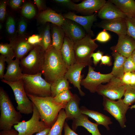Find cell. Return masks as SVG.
<instances>
[{
	"mask_svg": "<svg viewBox=\"0 0 135 135\" xmlns=\"http://www.w3.org/2000/svg\"><path fill=\"white\" fill-rule=\"evenodd\" d=\"M68 69L60 50L52 46L46 51L41 74L46 82L52 84L64 76Z\"/></svg>",
	"mask_w": 135,
	"mask_h": 135,
	"instance_id": "1",
	"label": "cell"
},
{
	"mask_svg": "<svg viewBox=\"0 0 135 135\" xmlns=\"http://www.w3.org/2000/svg\"><path fill=\"white\" fill-rule=\"evenodd\" d=\"M27 95L37 108L40 120L49 128L52 127L56 120L60 110L64 109L66 105L56 102L51 96L38 97Z\"/></svg>",
	"mask_w": 135,
	"mask_h": 135,
	"instance_id": "2",
	"label": "cell"
},
{
	"mask_svg": "<svg viewBox=\"0 0 135 135\" xmlns=\"http://www.w3.org/2000/svg\"><path fill=\"white\" fill-rule=\"evenodd\" d=\"M0 130H10L14 125L20 122L21 113L16 111L6 91L0 87Z\"/></svg>",
	"mask_w": 135,
	"mask_h": 135,
	"instance_id": "3",
	"label": "cell"
},
{
	"mask_svg": "<svg viewBox=\"0 0 135 135\" xmlns=\"http://www.w3.org/2000/svg\"><path fill=\"white\" fill-rule=\"evenodd\" d=\"M45 52L40 46H34L26 56L20 60L22 73L30 75L41 73Z\"/></svg>",
	"mask_w": 135,
	"mask_h": 135,
	"instance_id": "4",
	"label": "cell"
},
{
	"mask_svg": "<svg viewBox=\"0 0 135 135\" xmlns=\"http://www.w3.org/2000/svg\"><path fill=\"white\" fill-rule=\"evenodd\" d=\"M41 73L33 75L23 74L22 79L27 94L38 97L51 96V84L42 77Z\"/></svg>",
	"mask_w": 135,
	"mask_h": 135,
	"instance_id": "5",
	"label": "cell"
},
{
	"mask_svg": "<svg viewBox=\"0 0 135 135\" xmlns=\"http://www.w3.org/2000/svg\"><path fill=\"white\" fill-rule=\"evenodd\" d=\"M98 46L94 40L87 34L82 39L74 43L75 63L91 66L92 63L91 55Z\"/></svg>",
	"mask_w": 135,
	"mask_h": 135,
	"instance_id": "6",
	"label": "cell"
},
{
	"mask_svg": "<svg viewBox=\"0 0 135 135\" xmlns=\"http://www.w3.org/2000/svg\"><path fill=\"white\" fill-rule=\"evenodd\" d=\"M1 81L8 85L12 89L17 104V110L24 114L32 113L33 104L25 92L22 79L15 82H8L4 79L1 80Z\"/></svg>",
	"mask_w": 135,
	"mask_h": 135,
	"instance_id": "7",
	"label": "cell"
},
{
	"mask_svg": "<svg viewBox=\"0 0 135 135\" xmlns=\"http://www.w3.org/2000/svg\"><path fill=\"white\" fill-rule=\"evenodd\" d=\"M40 120V115L36 107L33 104V110L31 118L27 121H23L14 125V128L18 135H33L48 128Z\"/></svg>",
	"mask_w": 135,
	"mask_h": 135,
	"instance_id": "8",
	"label": "cell"
},
{
	"mask_svg": "<svg viewBox=\"0 0 135 135\" xmlns=\"http://www.w3.org/2000/svg\"><path fill=\"white\" fill-rule=\"evenodd\" d=\"M103 109L113 116L118 122L121 128L126 127V114L130 106L124 103L122 99L117 101L103 97Z\"/></svg>",
	"mask_w": 135,
	"mask_h": 135,
	"instance_id": "9",
	"label": "cell"
},
{
	"mask_svg": "<svg viewBox=\"0 0 135 135\" xmlns=\"http://www.w3.org/2000/svg\"><path fill=\"white\" fill-rule=\"evenodd\" d=\"M125 89V84L122 82L120 78L114 76L106 84L99 85L96 92L103 97L115 100L122 99Z\"/></svg>",
	"mask_w": 135,
	"mask_h": 135,
	"instance_id": "10",
	"label": "cell"
},
{
	"mask_svg": "<svg viewBox=\"0 0 135 135\" xmlns=\"http://www.w3.org/2000/svg\"><path fill=\"white\" fill-rule=\"evenodd\" d=\"M113 76L111 72L102 74L96 72L91 66L89 65L87 76L82 79L80 84L90 92L94 93L96 92L97 88L102 83L108 82Z\"/></svg>",
	"mask_w": 135,
	"mask_h": 135,
	"instance_id": "11",
	"label": "cell"
},
{
	"mask_svg": "<svg viewBox=\"0 0 135 135\" xmlns=\"http://www.w3.org/2000/svg\"><path fill=\"white\" fill-rule=\"evenodd\" d=\"M61 27L64 32L65 36L74 43L82 39L87 34L82 26L70 19L65 18Z\"/></svg>",
	"mask_w": 135,
	"mask_h": 135,
	"instance_id": "12",
	"label": "cell"
},
{
	"mask_svg": "<svg viewBox=\"0 0 135 135\" xmlns=\"http://www.w3.org/2000/svg\"><path fill=\"white\" fill-rule=\"evenodd\" d=\"M86 66L84 64L75 63L69 67L64 76L75 88H78L79 94L82 96H84L85 94L81 88L80 84L84 76L81 74V73L83 68Z\"/></svg>",
	"mask_w": 135,
	"mask_h": 135,
	"instance_id": "13",
	"label": "cell"
},
{
	"mask_svg": "<svg viewBox=\"0 0 135 135\" xmlns=\"http://www.w3.org/2000/svg\"><path fill=\"white\" fill-rule=\"evenodd\" d=\"M118 36L117 44L112 50L127 58L135 50V40L127 34Z\"/></svg>",
	"mask_w": 135,
	"mask_h": 135,
	"instance_id": "14",
	"label": "cell"
},
{
	"mask_svg": "<svg viewBox=\"0 0 135 135\" xmlns=\"http://www.w3.org/2000/svg\"><path fill=\"white\" fill-rule=\"evenodd\" d=\"M63 16L65 18L72 20L81 26L84 29L87 34L91 37L94 36L91 28L93 22L96 20V14L88 16H82L69 12L64 14Z\"/></svg>",
	"mask_w": 135,
	"mask_h": 135,
	"instance_id": "15",
	"label": "cell"
},
{
	"mask_svg": "<svg viewBox=\"0 0 135 135\" xmlns=\"http://www.w3.org/2000/svg\"><path fill=\"white\" fill-rule=\"evenodd\" d=\"M20 60L16 58L13 60L6 58L7 63L6 71L3 79L10 82H15L22 79L23 74L20 66Z\"/></svg>",
	"mask_w": 135,
	"mask_h": 135,
	"instance_id": "16",
	"label": "cell"
},
{
	"mask_svg": "<svg viewBox=\"0 0 135 135\" xmlns=\"http://www.w3.org/2000/svg\"><path fill=\"white\" fill-rule=\"evenodd\" d=\"M126 18H120L104 20L100 23L98 26L105 30L114 32L118 35L126 34L127 26Z\"/></svg>",
	"mask_w": 135,
	"mask_h": 135,
	"instance_id": "17",
	"label": "cell"
},
{
	"mask_svg": "<svg viewBox=\"0 0 135 135\" xmlns=\"http://www.w3.org/2000/svg\"><path fill=\"white\" fill-rule=\"evenodd\" d=\"M98 15L99 18L104 20L126 17L116 6L108 1L106 2L99 10Z\"/></svg>",
	"mask_w": 135,
	"mask_h": 135,
	"instance_id": "18",
	"label": "cell"
},
{
	"mask_svg": "<svg viewBox=\"0 0 135 135\" xmlns=\"http://www.w3.org/2000/svg\"><path fill=\"white\" fill-rule=\"evenodd\" d=\"M106 2L105 0H85L75 4L74 10L84 14H89L98 11Z\"/></svg>",
	"mask_w": 135,
	"mask_h": 135,
	"instance_id": "19",
	"label": "cell"
},
{
	"mask_svg": "<svg viewBox=\"0 0 135 135\" xmlns=\"http://www.w3.org/2000/svg\"><path fill=\"white\" fill-rule=\"evenodd\" d=\"M73 120L72 127L74 131L76 130L78 126H81L86 129L92 135H102L98 128V125L90 121L87 115L82 114Z\"/></svg>",
	"mask_w": 135,
	"mask_h": 135,
	"instance_id": "20",
	"label": "cell"
},
{
	"mask_svg": "<svg viewBox=\"0 0 135 135\" xmlns=\"http://www.w3.org/2000/svg\"><path fill=\"white\" fill-rule=\"evenodd\" d=\"M74 43L65 36L63 44L60 50L62 58L68 68L75 63L74 49Z\"/></svg>",
	"mask_w": 135,
	"mask_h": 135,
	"instance_id": "21",
	"label": "cell"
},
{
	"mask_svg": "<svg viewBox=\"0 0 135 135\" xmlns=\"http://www.w3.org/2000/svg\"><path fill=\"white\" fill-rule=\"evenodd\" d=\"M81 113L86 114L94 119L98 125L103 126L107 130H110L109 126L112 124L110 118L98 112L91 110L84 106L80 108Z\"/></svg>",
	"mask_w": 135,
	"mask_h": 135,
	"instance_id": "22",
	"label": "cell"
},
{
	"mask_svg": "<svg viewBox=\"0 0 135 135\" xmlns=\"http://www.w3.org/2000/svg\"><path fill=\"white\" fill-rule=\"evenodd\" d=\"M39 17L41 22L43 24L50 22L60 27L65 19L63 16L50 9L41 12L39 14Z\"/></svg>",
	"mask_w": 135,
	"mask_h": 135,
	"instance_id": "23",
	"label": "cell"
},
{
	"mask_svg": "<svg viewBox=\"0 0 135 135\" xmlns=\"http://www.w3.org/2000/svg\"><path fill=\"white\" fill-rule=\"evenodd\" d=\"M80 98L74 94L71 99L67 103L64 110L66 119L73 120L78 117L82 113L79 106Z\"/></svg>",
	"mask_w": 135,
	"mask_h": 135,
	"instance_id": "24",
	"label": "cell"
},
{
	"mask_svg": "<svg viewBox=\"0 0 135 135\" xmlns=\"http://www.w3.org/2000/svg\"><path fill=\"white\" fill-rule=\"evenodd\" d=\"M128 18H135V1L134 0H109Z\"/></svg>",
	"mask_w": 135,
	"mask_h": 135,
	"instance_id": "25",
	"label": "cell"
},
{
	"mask_svg": "<svg viewBox=\"0 0 135 135\" xmlns=\"http://www.w3.org/2000/svg\"><path fill=\"white\" fill-rule=\"evenodd\" d=\"M10 44L12 48L16 58L20 60L25 56L35 46L24 40L12 42Z\"/></svg>",
	"mask_w": 135,
	"mask_h": 135,
	"instance_id": "26",
	"label": "cell"
},
{
	"mask_svg": "<svg viewBox=\"0 0 135 135\" xmlns=\"http://www.w3.org/2000/svg\"><path fill=\"white\" fill-rule=\"evenodd\" d=\"M112 54L114 58V62L111 73L114 76L120 78L124 74V64L126 58L114 51Z\"/></svg>",
	"mask_w": 135,
	"mask_h": 135,
	"instance_id": "27",
	"label": "cell"
},
{
	"mask_svg": "<svg viewBox=\"0 0 135 135\" xmlns=\"http://www.w3.org/2000/svg\"><path fill=\"white\" fill-rule=\"evenodd\" d=\"M54 25L52 29V46L57 50H60L64 42L65 34L60 27Z\"/></svg>",
	"mask_w": 135,
	"mask_h": 135,
	"instance_id": "28",
	"label": "cell"
},
{
	"mask_svg": "<svg viewBox=\"0 0 135 135\" xmlns=\"http://www.w3.org/2000/svg\"><path fill=\"white\" fill-rule=\"evenodd\" d=\"M67 116L64 110L62 109L60 111L54 123L51 127L48 135H62V132Z\"/></svg>",
	"mask_w": 135,
	"mask_h": 135,
	"instance_id": "29",
	"label": "cell"
},
{
	"mask_svg": "<svg viewBox=\"0 0 135 135\" xmlns=\"http://www.w3.org/2000/svg\"><path fill=\"white\" fill-rule=\"evenodd\" d=\"M70 88L68 81L64 76L51 84V96L54 98L62 92Z\"/></svg>",
	"mask_w": 135,
	"mask_h": 135,
	"instance_id": "30",
	"label": "cell"
},
{
	"mask_svg": "<svg viewBox=\"0 0 135 135\" xmlns=\"http://www.w3.org/2000/svg\"><path fill=\"white\" fill-rule=\"evenodd\" d=\"M50 25H47L45 28L40 35L42 40L40 46L46 51L52 46V40L50 34Z\"/></svg>",
	"mask_w": 135,
	"mask_h": 135,
	"instance_id": "31",
	"label": "cell"
},
{
	"mask_svg": "<svg viewBox=\"0 0 135 135\" xmlns=\"http://www.w3.org/2000/svg\"><path fill=\"white\" fill-rule=\"evenodd\" d=\"M125 87L122 100L124 104L130 106L135 102V86L125 85Z\"/></svg>",
	"mask_w": 135,
	"mask_h": 135,
	"instance_id": "32",
	"label": "cell"
},
{
	"mask_svg": "<svg viewBox=\"0 0 135 135\" xmlns=\"http://www.w3.org/2000/svg\"><path fill=\"white\" fill-rule=\"evenodd\" d=\"M74 94L70 90H64L53 98L54 101L58 103L66 104L71 99Z\"/></svg>",
	"mask_w": 135,
	"mask_h": 135,
	"instance_id": "33",
	"label": "cell"
},
{
	"mask_svg": "<svg viewBox=\"0 0 135 135\" xmlns=\"http://www.w3.org/2000/svg\"><path fill=\"white\" fill-rule=\"evenodd\" d=\"M0 53L6 58L13 59L15 55L10 44L1 43L0 44Z\"/></svg>",
	"mask_w": 135,
	"mask_h": 135,
	"instance_id": "34",
	"label": "cell"
},
{
	"mask_svg": "<svg viewBox=\"0 0 135 135\" xmlns=\"http://www.w3.org/2000/svg\"><path fill=\"white\" fill-rule=\"evenodd\" d=\"M22 13L25 17L30 19L33 18L35 15L36 11L32 4L30 3H26L23 6Z\"/></svg>",
	"mask_w": 135,
	"mask_h": 135,
	"instance_id": "35",
	"label": "cell"
},
{
	"mask_svg": "<svg viewBox=\"0 0 135 135\" xmlns=\"http://www.w3.org/2000/svg\"><path fill=\"white\" fill-rule=\"evenodd\" d=\"M126 21L127 26V34L135 40V18L126 17Z\"/></svg>",
	"mask_w": 135,
	"mask_h": 135,
	"instance_id": "36",
	"label": "cell"
},
{
	"mask_svg": "<svg viewBox=\"0 0 135 135\" xmlns=\"http://www.w3.org/2000/svg\"><path fill=\"white\" fill-rule=\"evenodd\" d=\"M124 73L135 71V63L132 60V55L126 58L124 63Z\"/></svg>",
	"mask_w": 135,
	"mask_h": 135,
	"instance_id": "37",
	"label": "cell"
},
{
	"mask_svg": "<svg viewBox=\"0 0 135 135\" xmlns=\"http://www.w3.org/2000/svg\"><path fill=\"white\" fill-rule=\"evenodd\" d=\"M15 23L14 18L11 16L8 18L6 23V29L8 33L10 34H12L15 30Z\"/></svg>",
	"mask_w": 135,
	"mask_h": 135,
	"instance_id": "38",
	"label": "cell"
},
{
	"mask_svg": "<svg viewBox=\"0 0 135 135\" xmlns=\"http://www.w3.org/2000/svg\"><path fill=\"white\" fill-rule=\"evenodd\" d=\"M110 38V34L106 30H104L98 34L94 40L101 42H105L109 40Z\"/></svg>",
	"mask_w": 135,
	"mask_h": 135,
	"instance_id": "39",
	"label": "cell"
},
{
	"mask_svg": "<svg viewBox=\"0 0 135 135\" xmlns=\"http://www.w3.org/2000/svg\"><path fill=\"white\" fill-rule=\"evenodd\" d=\"M41 40L40 35L35 34L30 36L28 38L27 41L30 44L34 46L40 45Z\"/></svg>",
	"mask_w": 135,
	"mask_h": 135,
	"instance_id": "40",
	"label": "cell"
},
{
	"mask_svg": "<svg viewBox=\"0 0 135 135\" xmlns=\"http://www.w3.org/2000/svg\"><path fill=\"white\" fill-rule=\"evenodd\" d=\"M5 62H6V57L1 55L0 56V78L3 79L4 74V73L5 68Z\"/></svg>",
	"mask_w": 135,
	"mask_h": 135,
	"instance_id": "41",
	"label": "cell"
},
{
	"mask_svg": "<svg viewBox=\"0 0 135 135\" xmlns=\"http://www.w3.org/2000/svg\"><path fill=\"white\" fill-rule=\"evenodd\" d=\"M103 55L102 52L100 50H98L96 52H93L91 55V58L93 59V62L95 66L101 60Z\"/></svg>",
	"mask_w": 135,
	"mask_h": 135,
	"instance_id": "42",
	"label": "cell"
},
{
	"mask_svg": "<svg viewBox=\"0 0 135 135\" xmlns=\"http://www.w3.org/2000/svg\"><path fill=\"white\" fill-rule=\"evenodd\" d=\"M55 2L63 5L71 10H74L75 3L70 0H55Z\"/></svg>",
	"mask_w": 135,
	"mask_h": 135,
	"instance_id": "43",
	"label": "cell"
},
{
	"mask_svg": "<svg viewBox=\"0 0 135 135\" xmlns=\"http://www.w3.org/2000/svg\"><path fill=\"white\" fill-rule=\"evenodd\" d=\"M6 2L5 1H3L0 5V20L3 21L5 18L6 14Z\"/></svg>",
	"mask_w": 135,
	"mask_h": 135,
	"instance_id": "44",
	"label": "cell"
},
{
	"mask_svg": "<svg viewBox=\"0 0 135 135\" xmlns=\"http://www.w3.org/2000/svg\"><path fill=\"white\" fill-rule=\"evenodd\" d=\"M132 72L124 73L120 78L122 82L124 84L130 85Z\"/></svg>",
	"mask_w": 135,
	"mask_h": 135,
	"instance_id": "45",
	"label": "cell"
},
{
	"mask_svg": "<svg viewBox=\"0 0 135 135\" xmlns=\"http://www.w3.org/2000/svg\"><path fill=\"white\" fill-rule=\"evenodd\" d=\"M27 28L26 22L23 20L19 22L18 26V33L20 35H22L25 32Z\"/></svg>",
	"mask_w": 135,
	"mask_h": 135,
	"instance_id": "46",
	"label": "cell"
},
{
	"mask_svg": "<svg viewBox=\"0 0 135 135\" xmlns=\"http://www.w3.org/2000/svg\"><path fill=\"white\" fill-rule=\"evenodd\" d=\"M64 135H78L70 128L66 122H64Z\"/></svg>",
	"mask_w": 135,
	"mask_h": 135,
	"instance_id": "47",
	"label": "cell"
},
{
	"mask_svg": "<svg viewBox=\"0 0 135 135\" xmlns=\"http://www.w3.org/2000/svg\"><path fill=\"white\" fill-rule=\"evenodd\" d=\"M22 2V0H11L10 1L9 4L12 8L17 9L20 6Z\"/></svg>",
	"mask_w": 135,
	"mask_h": 135,
	"instance_id": "48",
	"label": "cell"
},
{
	"mask_svg": "<svg viewBox=\"0 0 135 135\" xmlns=\"http://www.w3.org/2000/svg\"><path fill=\"white\" fill-rule=\"evenodd\" d=\"M18 132L15 129H12L10 130H1L0 135H18Z\"/></svg>",
	"mask_w": 135,
	"mask_h": 135,
	"instance_id": "49",
	"label": "cell"
},
{
	"mask_svg": "<svg viewBox=\"0 0 135 135\" xmlns=\"http://www.w3.org/2000/svg\"><path fill=\"white\" fill-rule=\"evenodd\" d=\"M101 64L110 65L111 61L110 57L108 56H103L101 60Z\"/></svg>",
	"mask_w": 135,
	"mask_h": 135,
	"instance_id": "50",
	"label": "cell"
},
{
	"mask_svg": "<svg viewBox=\"0 0 135 135\" xmlns=\"http://www.w3.org/2000/svg\"><path fill=\"white\" fill-rule=\"evenodd\" d=\"M51 128H48L42 131L37 133L35 135H48Z\"/></svg>",
	"mask_w": 135,
	"mask_h": 135,
	"instance_id": "51",
	"label": "cell"
},
{
	"mask_svg": "<svg viewBox=\"0 0 135 135\" xmlns=\"http://www.w3.org/2000/svg\"><path fill=\"white\" fill-rule=\"evenodd\" d=\"M130 85L135 86V73L134 72H132Z\"/></svg>",
	"mask_w": 135,
	"mask_h": 135,
	"instance_id": "52",
	"label": "cell"
},
{
	"mask_svg": "<svg viewBox=\"0 0 135 135\" xmlns=\"http://www.w3.org/2000/svg\"><path fill=\"white\" fill-rule=\"evenodd\" d=\"M34 2L36 5L39 10L40 9L42 6V1L40 0H34Z\"/></svg>",
	"mask_w": 135,
	"mask_h": 135,
	"instance_id": "53",
	"label": "cell"
},
{
	"mask_svg": "<svg viewBox=\"0 0 135 135\" xmlns=\"http://www.w3.org/2000/svg\"><path fill=\"white\" fill-rule=\"evenodd\" d=\"M132 60L135 63V50L133 51L132 55Z\"/></svg>",
	"mask_w": 135,
	"mask_h": 135,
	"instance_id": "54",
	"label": "cell"
},
{
	"mask_svg": "<svg viewBox=\"0 0 135 135\" xmlns=\"http://www.w3.org/2000/svg\"><path fill=\"white\" fill-rule=\"evenodd\" d=\"M130 108L131 109H135V104L130 107Z\"/></svg>",
	"mask_w": 135,
	"mask_h": 135,
	"instance_id": "55",
	"label": "cell"
},
{
	"mask_svg": "<svg viewBox=\"0 0 135 135\" xmlns=\"http://www.w3.org/2000/svg\"><path fill=\"white\" fill-rule=\"evenodd\" d=\"M2 26L1 24H0V28L1 29L2 28Z\"/></svg>",
	"mask_w": 135,
	"mask_h": 135,
	"instance_id": "56",
	"label": "cell"
},
{
	"mask_svg": "<svg viewBox=\"0 0 135 135\" xmlns=\"http://www.w3.org/2000/svg\"></svg>",
	"mask_w": 135,
	"mask_h": 135,
	"instance_id": "57",
	"label": "cell"
}]
</instances>
